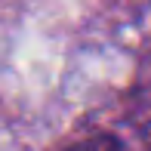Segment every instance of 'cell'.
<instances>
[{
	"label": "cell",
	"mask_w": 151,
	"mask_h": 151,
	"mask_svg": "<svg viewBox=\"0 0 151 151\" xmlns=\"http://www.w3.org/2000/svg\"><path fill=\"white\" fill-rule=\"evenodd\" d=\"M68 151H123V145H120L117 136L99 133V136H93V139L80 142V145H74V148H68Z\"/></svg>",
	"instance_id": "obj_1"
}]
</instances>
